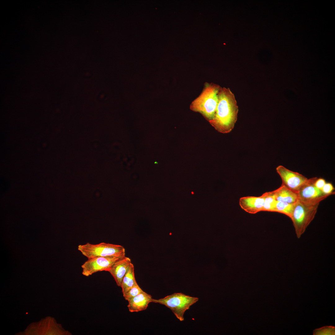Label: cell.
Returning <instances> with one entry per match:
<instances>
[{
  "mask_svg": "<svg viewBox=\"0 0 335 335\" xmlns=\"http://www.w3.org/2000/svg\"><path fill=\"white\" fill-rule=\"evenodd\" d=\"M264 200V194L259 197H244L240 199L239 204L242 209L247 212L255 213L262 211Z\"/></svg>",
  "mask_w": 335,
  "mask_h": 335,
  "instance_id": "obj_10",
  "label": "cell"
},
{
  "mask_svg": "<svg viewBox=\"0 0 335 335\" xmlns=\"http://www.w3.org/2000/svg\"><path fill=\"white\" fill-rule=\"evenodd\" d=\"M273 191L277 201L294 204L298 199L297 192L282 184L279 188Z\"/></svg>",
  "mask_w": 335,
  "mask_h": 335,
  "instance_id": "obj_12",
  "label": "cell"
},
{
  "mask_svg": "<svg viewBox=\"0 0 335 335\" xmlns=\"http://www.w3.org/2000/svg\"><path fill=\"white\" fill-rule=\"evenodd\" d=\"M125 256L97 257L88 258L81 266L82 274L85 276H89L98 272L108 271L117 261Z\"/></svg>",
  "mask_w": 335,
  "mask_h": 335,
  "instance_id": "obj_6",
  "label": "cell"
},
{
  "mask_svg": "<svg viewBox=\"0 0 335 335\" xmlns=\"http://www.w3.org/2000/svg\"><path fill=\"white\" fill-rule=\"evenodd\" d=\"M137 284L134 275V266L132 263L122 281L121 287L123 296Z\"/></svg>",
  "mask_w": 335,
  "mask_h": 335,
  "instance_id": "obj_13",
  "label": "cell"
},
{
  "mask_svg": "<svg viewBox=\"0 0 335 335\" xmlns=\"http://www.w3.org/2000/svg\"><path fill=\"white\" fill-rule=\"evenodd\" d=\"M294 206V204L276 201L274 212L283 213L290 218L293 212Z\"/></svg>",
  "mask_w": 335,
  "mask_h": 335,
  "instance_id": "obj_14",
  "label": "cell"
},
{
  "mask_svg": "<svg viewBox=\"0 0 335 335\" xmlns=\"http://www.w3.org/2000/svg\"><path fill=\"white\" fill-rule=\"evenodd\" d=\"M335 327L333 326H325L321 328L316 329L313 331L314 335H335Z\"/></svg>",
  "mask_w": 335,
  "mask_h": 335,
  "instance_id": "obj_17",
  "label": "cell"
},
{
  "mask_svg": "<svg viewBox=\"0 0 335 335\" xmlns=\"http://www.w3.org/2000/svg\"><path fill=\"white\" fill-rule=\"evenodd\" d=\"M334 188L332 184L326 183L321 190L323 193L325 194L332 195L334 194L333 191Z\"/></svg>",
  "mask_w": 335,
  "mask_h": 335,
  "instance_id": "obj_18",
  "label": "cell"
},
{
  "mask_svg": "<svg viewBox=\"0 0 335 335\" xmlns=\"http://www.w3.org/2000/svg\"><path fill=\"white\" fill-rule=\"evenodd\" d=\"M221 87L214 83H205L202 92L191 102L190 109L201 114L208 122L212 119L217 109Z\"/></svg>",
  "mask_w": 335,
  "mask_h": 335,
  "instance_id": "obj_2",
  "label": "cell"
},
{
  "mask_svg": "<svg viewBox=\"0 0 335 335\" xmlns=\"http://www.w3.org/2000/svg\"><path fill=\"white\" fill-rule=\"evenodd\" d=\"M320 202H305L298 199L294 204L290 218L298 238H299L304 233L314 219Z\"/></svg>",
  "mask_w": 335,
  "mask_h": 335,
  "instance_id": "obj_3",
  "label": "cell"
},
{
  "mask_svg": "<svg viewBox=\"0 0 335 335\" xmlns=\"http://www.w3.org/2000/svg\"><path fill=\"white\" fill-rule=\"evenodd\" d=\"M265 200L262 211L274 212L275 205L276 202L273 191L263 194Z\"/></svg>",
  "mask_w": 335,
  "mask_h": 335,
  "instance_id": "obj_15",
  "label": "cell"
},
{
  "mask_svg": "<svg viewBox=\"0 0 335 335\" xmlns=\"http://www.w3.org/2000/svg\"><path fill=\"white\" fill-rule=\"evenodd\" d=\"M325 181L323 178H317L314 183L315 186L318 189L321 190L326 183Z\"/></svg>",
  "mask_w": 335,
  "mask_h": 335,
  "instance_id": "obj_19",
  "label": "cell"
},
{
  "mask_svg": "<svg viewBox=\"0 0 335 335\" xmlns=\"http://www.w3.org/2000/svg\"><path fill=\"white\" fill-rule=\"evenodd\" d=\"M131 264L130 259L125 256L117 261L108 271L118 286L121 287L123 278Z\"/></svg>",
  "mask_w": 335,
  "mask_h": 335,
  "instance_id": "obj_9",
  "label": "cell"
},
{
  "mask_svg": "<svg viewBox=\"0 0 335 335\" xmlns=\"http://www.w3.org/2000/svg\"><path fill=\"white\" fill-rule=\"evenodd\" d=\"M276 170L282 179V184L297 192L308 180L302 175L291 171L282 165L277 167Z\"/></svg>",
  "mask_w": 335,
  "mask_h": 335,
  "instance_id": "obj_7",
  "label": "cell"
},
{
  "mask_svg": "<svg viewBox=\"0 0 335 335\" xmlns=\"http://www.w3.org/2000/svg\"><path fill=\"white\" fill-rule=\"evenodd\" d=\"M151 296L144 291L128 301L127 307L130 312H137L145 310L152 302Z\"/></svg>",
  "mask_w": 335,
  "mask_h": 335,
  "instance_id": "obj_11",
  "label": "cell"
},
{
  "mask_svg": "<svg viewBox=\"0 0 335 335\" xmlns=\"http://www.w3.org/2000/svg\"><path fill=\"white\" fill-rule=\"evenodd\" d=\"M78 250L88 258L97 257H123L125 249L121 245L105 243L92 244L87 243L78 246Z\"/></svg>",
  "mask_w": 335,
  "mask_h": 335,
  "instance_id": "obj_5",
  "label": "cell"
},
{
  "mask_svg": "<svg viewBox=\"0 0 335 335\" xmlns=\"http://www.w3.org/2000/svg\"><path fill=\"white\" fill-rule=\"evenodd\" d=\"M143 291L142 289L137 284L130 289L123 296L126 300L128 301Z\"/></svg>",
  "mask_w": 335,
  "mask_h": 335,
  "instance_id": "obj_16",
  "label": "cell"
},
{
  "mask_svg": "<svg viewBox=\"0 0 335 335\" xmlns=\"http://www.w3.org/2000/svg\"><path fill=\"white\" fill-rule=\"evenodd\" d=\"M238 107L233 93L229 88L221 87L214 116L208 122L216 130L227 133L233 129L237 121Z\"/></svg>",
  "mask_w": 335,
  "mask_h": 335,
  "instance_id": "obj_1",
  "label": "cell"
},
{
  "mask_svg": "<svg viewBox=\"0 0 335 335\" xmlns=\"http://www.w3.org/2000/svg\"><path fill=\"white\" fill-rule=\"evenodd\" d=\"M317 177L308 179L297 192L298 199L305 202H321L330 195L325 194L317 188L314 183Z\"/></svg>",
  "mask_w": 335,
  "mask_h": 335,
  "instance_id": "obj_8",
  "label": "cell"
},
{
  "mask_svg": "<svg viewBox=\"0 0 335 335\" xmlns=\"http://www.w3.org/2000/svg\"><path fill=\"white\" fill-rule=\"evenodd\" d=\"M199 300L182 293H175L159 299L152 300V302L164 305L169 308L181 321L184 320V315L190 307Z\"/></svg>",
  "mask_w": 335,
  "mask_h": 335,
  "instance_id": "obj_4",
  "label": "cell"
}]
</instances>
